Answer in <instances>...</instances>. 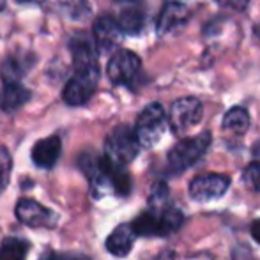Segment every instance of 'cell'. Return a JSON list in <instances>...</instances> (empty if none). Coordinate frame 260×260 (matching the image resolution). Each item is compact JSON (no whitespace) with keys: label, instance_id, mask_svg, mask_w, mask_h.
<instances>
[{"label":"cell","instance_id":"6da1fadb","mask_svg":"<svg viewBox=\"0 0 260 260\" xmlns=\"http://www.w3.org/2000/svg\"><path fill=\"white\" fill-rule=\"evenodd\" d=\"M140 142L137 138L135 129L127 126H119L108 135L105 144V156L108 161L119 167H126L127 163L137 157L140 151Z\"/></svg>","mask_w":260,"mask_h":260},{"label":"cell","instance_id":"7a4b0ae2","mask_svg":"<svg viewBox=\"0 0 260 260\" xmlns=\"http://www.w3.org/2000/svg\"><path fill=\"white\" fill-rule=\"evenodd\" d=\"M209 145H211V133L209 131L181 140L168 152V167H170V170L179 174V172L191 168L200 157L206 154Z\"/></svg>","mask_w":260,"mask_h":260},{"label":"cell","instance_id":"3957f363","mask_svg":"<svg viewBox=\"0 0 260 260\" xmlns=\"http://www.w3.org/2000/svg\"><path fill=\"white\" fill-rule=\"evenodd\" d=\"M167 129V113L159 103L145 106L137 119L135 133L142 147H152L159 142Z\"/></svg>","mask_w":260,"mask_h":260},{"label":"cell","instance_id":"277c9868","mask_svg":"<svg viewBox=\"0 0 260 260\" xmlns=\"http://www.w3.org/2000/svg\"><path fill=\"white\" fill-rule=\"evenodd\" d=\"M98 80H100V68L75 69V75L69 78L62 90V98L71 106L85 105L96 92Z\"/></svg>","mask_w":260,"mask_h":260},{"label":"cell","instance_id":"5b68a950","mask_svg":"<svg viewBox=\"0 0 260 260\" xmlns=\"http://www.w3.org/2000/svg\"><path fill=\"white\" fill-rule=\"evenodd\" d=\"M204 106L197 98H181L170 108L168 124L175 135H184L202 120Z\"/></svg>","mask_w":260,"mask_h":260},{"label":"cell","instance_id":"8992f818","mask_svg":"<svg viewBox=\"0 0 260 260\" xmlns=\"http://www.w3.org/2000/svg\"><path fill=\"white\" fill-rule=\"evenodd\" d=\"M230 188V179L223 174H206L199 175L189 184V195L197 202H211L221 199Z\"/></svg>","mask_w":260,"mask_h":260},{"label":"cell","instance_id":"52a82bcc","mask_svg":"<svg viewBox=\"0 0 260 260\" xmlns=\"http://www.w3.org/2000/svg\"><path fill=\"white\" fill-rule=\"evenodd\" d=\"M138 71H140V58L129 50H119L113 53L108 62V68H106L108 78L115 85L129 83L138 75Z\"/></svg>","mask_w":260,"mask_h":260},{"label":"cell","instance_id":"ba28073f","mask_svg":"<svg viewBox=\"0 0 260 260\" xmlns=\"http://www.w3.org/2000/svg\"><path fill=\"white\" fill-rule=\"evenodd\" d=\"M16 216L23 225L27 226H53L55 225V214L48 211L45 206L32 199H23L16 206Z\"/></svg>","mask_w":260,"mask_h":260},{"label":"cell","instance_id":"9c48e42d","mask_svg":"<svg viewBox=\"0 0 260 260\" xmlns=\"http://www.w3.org/2000/svg\"><path fill=\"white\" fill-rule=\"evenodd\" d=\"M122 28H120L119 21L112 20L108 16H103L94 23V43L100 52H112L119 46L120 39H122Z\"/></svg>","mask_w":260,"mask_h":260},{"label":"cell","instance_id":"30bf717a","mask_svg":"<svg viewBox=\"0 0 260 260\" xmlns=\"http://www.w3.org/2000/svg\"><path fill=\"white\" fill-rule=\"evenodd\" d=\"M189 16V11L181 2H167L157 20V32L159 34H170L175 28L182 27Z\"/></svg>","mask_w":260,"mask_h":260},{"label":"cell","instance_id":"8fae6325","mask_svg":"<svg viewBox=\"0 0 260 260\" xmlns=\"http://www.w3.org/2000/svg\"><path fill=\"white\" fill-rule=\"evenodd\" d=\"M60 151H62V144L58 137L43 138L32 149V161L39 168H52L57 163Z\"/></svg>","mask_w":260,"mask_h":260},{"label":"cell","instance_id":"7c38bea8","mask_svg":"<svg viewBox=\"0 0 260 260\" xmlns=\"http://www.w3.org/2000/svg\"><path fill=\"white\" fill-rule=\"evenodd\" d=\"M137 232L133 230V225H119L106 239V250L113 257H126L135 244Z\"/></svg>","mask_w":260,"mask_h":260},{"label":"cell","instance_id":"4fadbf2b","mask_svg":"<svg viewBox=\"0 0 260 260\" xmlns=\"http://www.w3.org/2000/svg\"><path fill=\"white\" fill-rule=\"evenodd\" d=\"M133 230L137 232V236H144V237H167L165 234V225H163V216L161 212L154 211H147L142 212L138 218H135V221L131 223Z\"/></svg>","mask_w":260,"mask_h":260},{"label":"cell","instance_id":"5bb4252c","mask_svg":"<svg viewBox=\"0 0 260 260\" xmlns=\"http://www.w3.org/2000/svg\"><path fill=\"white\" fill-rule=\"evenodd\" d=\"M30 98L25 87L20 85V82H6L2 92H0V108L4 112H14L21 105H25Z\"/></svg>","mask_w":260,"mask_h":260},{"label":"cell","instance_id":"9a60e30c","mask_svg":"<svg viewBox=\"0 0 260 260\" xmlns=\"http://www.w3.org/2000/svg\"><path fill=\"white\" fill-rule=\"evenodd\" d=\"M32 66V58H25V55L18 57V55H11L6 58V62L2 64V78L4 82H20V78L28 71V68Z\"/></svg>","mask_w":260,"mask_h":260},{"label":"cell","instance_id":"2e32d148","mask_svg":"<svg viewBox=\"0 0 260 260\" xmlns=\"http://www.w3.org/2000/svg\"><path fill=\"white\" fill-rule=\"evenodd\" d=\"M250 126V115L244 108L236 106V108L229 110L223 117V127L226 131H232V133H244Z\"/></svg>","mask_w":260,"mask_h":260},{"label":"cell","instance_id":"e0dca14e","mask_svg":"<svg viewBox=\"0 0 260 260\" xmlns=\"http://www.w3.org/2000/svg\"><path fill=\"white\" fill-rule=\"evenodd\" d=\"M28 243L18 237H9L0 244V260H25Z\"/></svg>","mask_w":260,"mask_h":260},{"label":"cell","instance_id":"ac0fdd59","mask_svg":"<svg viewBox=\"0 0 260 260\" xmlns=\"http://www.w3.org/2000/svg\"><path fill=\"white\" fill-rule=\"evenodd\" d=\"M119 25L127 34H138L144 27V13L137 7H126L119 14Z\"/></svg>","mask_w":260,"mask_h":260},{"label":"cell","instance_id":"d6986e66","mask_svg":"<svg viewBox=\"0 0 260 260\" xmlns=\"http://www.w3.org/2000/svg\"><path fill=\"white\" fill-rule=\"evenodd\" d=\"M149 207L154 212H163L168 209V186L165 182H156L149 195Z\"/></svg>","mask_w":260,"mask_h":260},{"label":"cell","instance_id":"ffe728a7","mask_svg":"<svg viewBox=\"0 0 260 260\" xmlns=\"http://www.w3.org/2000/svg\"><path fill=\"white\" fill-rule=\"evenodd\" d=\"M62 7L71 20H83L90 14L89 0H62Z\"/></svg>","mask_w":260,"mask_h":260},{"label":"cell","instance_id":"44dd1931","mask_svg":"<svg viewBox=\"0 0 260 260\" xmlns=\"http://www.w3.org/2000/svg\"><path fill=\"white\" fill-rule=\"evenodd\" d=\"M11 170H13V159L6 147H0V195L9 184Z\"/></svg>","mask_w":260,"mask_h":260},{"label":"cell","instance_id":"7402d4cb","mask_svg":"<svg viewBox=\"0 0 260 260\" xmlns=\"http://www.w3.org/2000/svg\"><path fill=\"white\" fill-rule=\"evenodd\" d=\"M243 181L251 191H260V163H251L243 172Z\"/></svg>","mask_w":260,"mask_h":260},{"label":"cell","instance_id":"603a6c76","mask_svg":"<svg viewBox=\"0 0 260 260\" xmlns=\"http://www.w3.org/2000/svg\"><path fill=\"white\" fill-rule=\"evenodd\" d=\"M221 7L225 9H234V11H244L250 4V0H216Z\"/></svg>","mask_w":260,"mask_h":260},{"label":"cell","instance_id":"cb8c5ba5","mask_svg":"<svg viewBox=\"0 0 260 260\" xmlns=\"http://www.w3.org/2000/svg\"><path fill=\"white\" fill-rule=\"evenodd\" d=\"M41 260H89L78 255H60V253H46Z\"/></svg>","mask_w":260,"mask_h":260},{"label":"cell","instance_id":"d4e9b609","mask_svg":"<svg viewBox=\"0 0 260 260\" xmlns=\"http://www.w3.org/2000/svg\"><path fill=\"white\" fill-rule=\"evenodd\" d=\"M250 232H251V237H253V239L260 244V219H255V221L251 223Z\"/></svg>","mask_w":260,"mask_h":260},{"label":"cell","instance_id":"484cf974","mask_svg":"<svg viewBox=\"0 0 260 260\" xmlns=\"http://www.w3.org/2000/svg\"><path fill=\"white\" fill-rule=\"evenodd\" d=\"M20 2H25V4H41V0H20Z\"/></svg>","mask_w":260,"mask_h":260},{"label":"cell","instance_id":"4316f807","mask_svg":"<svg viewBox=\"0 0 260 260\" xmlns=\"http://www.w3.org/2000/svg\"><path fill=\"white\" fill-rule=\"evenodd\" d=\"M4 6H6V0H0V11L4 9Z\"/></svg>","mask_w":260,"mask_h":260}]
</instances>
